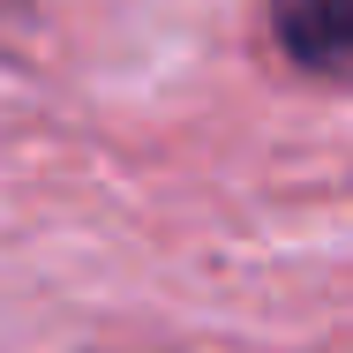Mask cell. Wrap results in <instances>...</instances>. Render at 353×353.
<instances>
[{
  "label": "cell",
  "instance_id": "6da1fadb",
  "mask_svg": "<svg viewBox=\"0 0 353 353\" xmlns=\"http://www.w3.org/2000/svg\"><path fill=\"white\" fill-rule=\"evenodd\" d=\"M271 30L308 75L353 83V0H271Z\"/></svg>",
  "mask_w": 353,
  "mask_h": 353
}]
</instances>
